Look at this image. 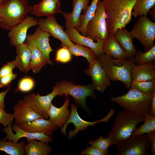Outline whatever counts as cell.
I'll return each mask as SVG.
<instances>
[{"instance_id":"cell-1","label":"cell","mask_w":155,"mask_h":155,"mask_svg":"<svg viewBox=\"0 0 155 155\" xmlns=\"http://www.w3.org/2000/svg\"><path fill=\"white\" fill-rule=\"evenodd\" d=\"M137 0H102L109 33L114 34L125 27L132 20V12Z\"/></svg>"},{"instance_id":"cell-2","label":"cell","mask_w":155,"mask_h":155,"mask_svg":"<svg viewBox=\"0 0 155 155\" xmlns=\"http://www.w3.org/2000/svg\"><path fill=\"white\" fill-rule=\"evenodd\" d=\"M33 6L28 0H4L0 3V28L10 30L31 11Z\"/></svg>"},{"instance_id":"cell-3","label":"cell","mask_w":155,"mask_h":155,"mask_svg":"<svg viewBox=\"0 0 155 155\" xmlns=\"http://www.w3.org/2000/svg\"><path fill=\"white\" fill-rule=\"evenodd\" d=\"M145 116L125 110L119 113L115 119L109 137L115 146L130 137L137 125L144 121Z\"/></svg>"},{"instance_id":"cell-4","label":"cell","mask_w":155,"mask_h":155,"mask_svg":"<svg viewBox=\"0 0 155 155\" xmlns=\"http://www.w3.org/2000/svg\"><path fill=\"white\" fill-rule=\"evenodd\" d=\"M110 80L122 82L127 89L130 88L131 82V72L136 64L131 61L115 59L104 53L98 58Z\"/></svg>"},{"instance_id":"cell-5","label":"cell","mask_w":155,"mask_h":155,"mask_svg":"<svg viewBox=\"0 0 155 155\" xmlns=\"http://www.w3.org/2000/svg\"><path fill=\"white\" fill-rule=\"evenodd\" d=\"M153 94H145L130 88L128 91L124 95L111 97L110 99L125 110L145 116L149 114Z\"/></svg>"},{"instance_id":"cell-6","label":"cell","mask_w":155,"mask_h":155,"mask_svg":"<svg viewBox=\"0 0 155 155\" xmlns=\"http://www.w3.org/2000/svg\"><path fill=\"white\" fill-rule=\"evenodd\" d=\"M53 87L56 90L57 95H70L73 98L77 106L90 113H91L86 103L87 98L91 96L95 100H97L95 89L92 83L83 85H76L71 82L62 80L57 82Z\"/></svg>"},{"instance_id":"cell-7","label":"cell","mask_w":155,"mask_h":155,"mask_svg":"<svg viewBox=\"0 0 155 155\" xmlns=\"http://www.w3.org/2000/svg\"><path fill=\"white\" fill-rule=\"evenodd\" d=\"M130 32L143 45L145 52L154 45L155 23L146 16H139Z\"/></svg>"},{"instance_id":"cell-8","label":"cell","mask_w":155,"mask_h":155,"mask_svg":"<svg viewBox=\"0 0 155 155\" xmlns=\"http://www.w3.org/2000/svg\"><path fill=\"white\" fill-rule=\"evenodd\" d=\"M115 146L117 155H147L150 144L147 134L131 136Z\"/></svg>"},{"instance_id":"cell-9","label":"cell","mask_w":155,"mask_h":155,"mask_svg":"<svg viewBox=\"0 0 155 155\" xmlns=\"http://www.w3.org/2000/svg\"><path fill=\"white\" fill-rule=\"evenodd\" d=\"M106 17L102 2L99 0L94 17L87 25L86 36L94 41L98 39L104 42L109 34Z\"/></svg>"},{"instance_id":"cell-10","label":"cell","mask_w":155,"mask_h":155,"mask_svg":"<svg viewBox=\"0 0 155 155\" xmlns=\"http://www.w3.org/2000/svg\"><path fill=\"white\" fill-rule=\"evenodd\" d=\"M70 106L71 111L69 118L61 130V132L66 136V129L67 125L70 123H73L74 124L75 128L73 131H70L69 132L68 139L75 136L80 131H83L87 129L89 126H94L97 123L101 122L107 123L115 113V110L112 108L106 115L102 119L96 121L88 122L83 120L80 117L78 112L77 106L74 104H71Z\"/></svg>"},{"instance_id":"cell-11","label":"cell","mask_w":155,"mask_h":155,"mask_svg":"<svg viewBox=\"0 0 155 155\" xmlns=\"http://www.w3.org/2000/svg\"><path fill=\"white\" fill-rule=\"evenodd\" d=\"M52 91L47 95L42 96L38 93L25 95L24 100L29 107L46 119L49 118V112L53 99L57 94L55 89L53 87Z\"/></svg>"},{"instance_id":"cell-12","label":"cell","mask_w":155,"mask_h":155,"mask_svg":"<svg viewBox=\"0 0 155 155\" xmlns=\"http://www.w3.org/2000/svg\"><path fill=\"white\" fill-rule=\"evenodd\" d=\"M38 25L42 30L49 33L54 38L60 40L61 46L69 47L74 45L64 30L63 27L57 23L54 16L40 19Z\"/></svg>"},{"instance_id":"cell-13","label":"cell","mask_w":155,"mask_h":155,"mask_svg":"<svg viewBox=\"0 0 155 155\" xmlns=\"http://www.w3.org/2000/svg\"><path fill=\"white\" fill-rule=\"evenodd\" d=\"M49 33L42 30L38 26L33 34L27 35L26 43L33 45L38 48L42 53L47 64L53 65L50 59V55L53 51L49 43Z\"/></svg>"},{"instance_id":"cell-14","label":"cell","mask_w":155,"mask_h":155,"mask_svg":"<svg viewBox=\"0 0 155 155\" xmlns=\"http://www.w3.org/2000/svg\"><path fill=\"white\" fill-rule=\"evenodd\" d=\"M88 68L84 70L85 73L90 77L95 90L100 93L111 85L110 80L97 58L89 63Z\"/></svg>"},{"instance_id":"cell-15","label":"cell","mask_w":155,"mask_h":155,"mask_svg":"<svg viewBox=\"0 0 155 155\" xmlns=\"http://www.w3.org/2000/svg\"><path fill=\"white\" fill-rule=\"evenodd\" d=\"M11 125L9 124L2 129L6 134L3 140H6L8 139L15 143L18 142L19 140L22 137H26L27 141L36 139L43 142H51L53 141L52 137L43 133L28 132L22 130L16 124L12 126Z\"/></svg>"},{"instance_id":"cell-16","label":"cell","mask_w":155,"mask_h":155,"mask_svg":"<svg viewBox=\"0 0 155 155\" xmlns=\"http://www.w3.org/2000/svg\"><path fill=\"white\" fill-rule=\"evenodd\" d=\"M38 20L33 17L27 16L21 22L9 30L8 34L11 44L13 46L24 43L28 30L38 24Z\"/></svg>"},{"instance_id":"cell-17","label":"cell","mask_w":155,"mask_h":155,"mask_svg":"<svg viewBox=\"0 0 155 155\" xmlns=\"http://www.w3.org/2000/svg\"><path fill=\"white\" fill-rule=\"evenodd\" d=\"M69 39L76 44L82 45L91 49L97 58L103 52L104 42L97 39L96 42L89 37L81 34L75 28L65 30Z\"/></svg>"},{"instance_id":"cell-18","label":"cell","mask_w":155,"mask_h":155,"mask_svg":"<svg viewBox=\"0 0 155 155\" xmlns=\"http://www.w3.org/2000/svg\"><path fill=\"white\" fill-rule=\"evenodd\" d=\"M90 0H72V10L70 13L63 12L66 30L76 28L80 26L79 19L82 10L86 12Z\"/></svg>"},{"instance_id":"cell-19","label":"cell","mask_w":155,"mask_h":155,"mask_svg":"<svg viewBox=\"0 0 155 155\" xmlns=\"http://www.w3.org/2000/svg\"><path fill=\"white\" fill-rule=\"evenodd\" d=\"M12 115L15 124L17 125L27 123L37 119L43 118L39 114L30 108L24 100H20L13 107Z\"/></svg>"},{"instance_id":"cell-20","label":"cell","mask_w":155,"mask_h":155,"mask_svg":"<svg viewBox=\"0 0 155 155\" xmlns=\"http://www.w3.org/2000/svg\"><path fill=\"white\" fill-rule=\"evenodd\" d=\"M22 130L29 132L43 133L48 136L53 134L58 127L49 120L43 118L37 119L27 123L18 125Z\"/></svg>"},{"instance_id":"cell-21","label":"cell","mask_w":155,"mask_h":155,"mask_svg":"<svg viewBox=\"0 0 155 155\" xmlns=\"http://www.w3.org/2000/svg\"><path fill=\"white\" fill-rule=\"evenodd\" d=\"M61 5L59 0H42L33 6L30 14L38 17H47L54 16L57 13L62 14Z\"/></svg>"},{"instance_id":"cell-22","label":"cell","mask_w":155,"mask_h":155,"mask_svg":"<svg viewBox=\"0 0 155 155\" xmlns=\"http://www.w3.org/2000/svg\"><path fill=\"white\" fill-rule=\"evenodd\" d=\"M69 98L68 96L63 105L60 107L51 104L49 112V120L57 127L61 128L68 121L70 114L68 108L69 105Z\"/></svg>"},{"instance_id":"cell-23","label":"cell","mask_w":155,"mask_h":155,"mask_svg":"<svg viewBox=\"0 0 155 155\" xmlns=\"http://www.w3.org/2000/svg\"><path fill=\"white\" fill-rule=\"evenodd\" d=\"M131 81L141 82L155 80V62L136 64L131 72Z\"/></svg>"},{"instance_id":"cell-24","label":"cell","mask_w":155,"mask_h":155,"mask_svg":"<svg viewBox=\"0 0 155 155\" xmlns=\"http://www.w3.org/2000/svg\"><path fill=\"white\" fill-rule=\"evenodd\" d=\"M115 37L128 58L134 57L137 51L134 46L133 39L134 38L130 32L125 27L118 29L114 34Z\"/></svg>"},{"instance_id":"cell-25","label":"cell","mask_w":155,"mask_h":155,"mask_svg":"<svg viewBox=\"0 0 155 155\" xmlns=\"http://www.w3.org/2000/svg\"><path fill=\"white\" fill-rule=\"evenodd\" d=\"M103 52L117 59L126 60L128 57L118 42L114 34H109L104 41Z\"/></svg>"},{"instance_id":"cell-26","label":"cell","mask_w":155,"mask_h":155,"mask_svg":"<svg viewBox=\"0 0 155 155\" xmlns=\"http://www.w3.org/2000/svg\"><path fill=\"white\" fill-rule=\"evenodd\" d=\"M15 46L16 56L14 60L16 67L20 71L26 73L31 69L30 50L26 43L18 44Z\"/></svg>"},{"instance_id":"cell-27","label":"cell","mask_w":155,"mask_h":155,"mask_svg":"<svg viewBox=\"0 0 155 155\" xmlns=\"http://www.w3.org/2000/svg\"><path fill=\"white\" fill-rule=\"evenodd\" d=\"M28 141V143L24 146L26 155H48L52 151L48 142H39L36 139Z\"/></svg>"},{"instance_id":"cell-28","label":"cell","mask_w":155,"mask_h":155,"mask_svg":"<svg viewBox=\"0 0 155 155\" xmlns=\"http://www.w3.org/2000/svg\"><path fill=\"white\" fill-rule=\"evenodd\" d=\"M31 52L30 69L35 73H38L47 64L46 60L39 49L34 45L26 44Z\"/></svg>"},{"instance_id":"cell-29","label":"cell","mask_w":155,"mask_h":155,"mask_svg":"<svg viewBox=\"0 0 155 155\" xmlns=\"http://www.w3.org/2000/svg\"><path fill=\"white\" fill-rule=\"evenodd\" d=\"M25 143L24 140L19 143H15L11 141H7L3 139H0V151L11 155H26Z\"/></svg>"},{"instance_id":"cell-30","label":"cell","mask_w":155,"mask_h":155,"mask_svg":"<svg viewBox=\"0 0 155 155\" xmlns=\"http://www.w3.org/2000/svg\"><path fill=\"white\" fill-rule=\"evenodd\" d=\"M100 0H92L90 5H88L86 12L81 14L79 19L80 26L76 28L79 32L86 36V28L87 24L94 17L96 10L97 3Z\"/></svg>"},{"instance_id":"cell-31","label":"cell","mask_w":155,"mask_h":155,"mask_svg":"<svg viewBox=\"0 0 155 155\" xmlns=\"http://www.w3.org/2000/svg\"><path fill=\"white\" fill-rule=\"evenodd\" d=\"M67 48L72 55L76 57L82 56L85 57L89 63L98 58L91 49L86 46L74 44L73 46Z\"/></svg>"},{"instance_id":"cell-32","label":"cell","mask_w":155,"mask_h":155,"mask_svg":"<svg viewBox=\"0 0 155 155\" xmlns=\"http://www.w3.org/2000/svg\"><path fill=\"white\" fill-rule=\"evenodd\" d=\"M155 5V0H137L133 7L132 15L135 18L146 16Z\"/></svg>"},{"instance_id":"cell-33","label":"cell","mask_w":155,"mask_h":155,"mask_svg":"<svg viewBox=\"0 0 155 155\" xmlns=\"http://www.w3.org/2000/svg\"><path fill=\"white\" fill-rule=\"evenodd\" d=\"M130 88L147 94L155 93V80L145 81H131Z\"/></svg>"},{"instance_id":"cell-34","label":"cell","mask_w":155,"mask_h":155,"mask_svg":"<svg viewBox=\"0 0 155 155\" xmlns=\"http://www.w3.org/2000/svg\"><path fill=\"white\" fill-rule=\"evenodd\" d=\"M145 117L144 123L139 128H137L131 136L148 134L155 131V116L148 114Z\"/></svg>"},{"instance_id":"cell-35","label":"cell","mask_w":155,"mask_h":155,"mask_svg":"<svg viewBox=\"0 0 155 155\" xmlns=\"http://www.w3.org/2000/svg\"><path fill=\"white\" fill-rule=\"evenodd\" d=\"M134 61L137 65L152 62L155 60V45L148 51L144 53L142 51L137 52L134 57Z\"/></svg>"},{"instance_id":"cell-36","label":"cell","mask_w":155,"mask_h":155,"mask_svg":"<svg viewBox=\"0 0 155 155\" xmlns=\"http://www.w3.org/2000/svg\"><path fill=\"white\" fill-rule=\"evenodd\" d=\"M88 143L91 146L99 150L106 155L108 154V148L113 144V141L108 136L104 138L100 136L97 140L90 141Z\"/></svg>"},{"instance_id":"cell-37","label":"cell","mask_w":155,"mask_h":155,"mask_svg":"<svg viewBox=\"0 0 155 155\" xmlns=\"http://www.w3.org/2000/svg\"><path fill=\"white\" fill-rule=\"evenodd\" d=\"M35 82L32 78L25 77L22 78L19 81L15 92L18 91L26 92L31 91L33 88Z\"/></svg>"},{"instance_id":"cell-38","label":"cell","mask_w":155,"mask_h":155,"mask_svg":"<svg viewBox=\"0 0 155 155\" xmlns=\"http://www.w3.org/2000/svg\"><path fill=\"white\" fill-rule=\"evenodd\" d=\"M62 46L57 50L55 60L63 63H68L71 60L72 55L67 47Z\"/></svg>"},{"instance_id":"cell-39","label":"cell","mask_w":155,"mask_h":155,"mask_svg":"<svg viewBox=\"0 0 155 155\" xmlns=\"http://www.w3.org/2000/svg\"><path fill=\"white\" fill-rule=\"evenodd\" d=\"M4 109L0 106V123L4 127H6L9 124H12L13 119L12 115L7 113L5 112Z\"/></svg>"},{"instance_id":"cell-40","label":"cell","mask_w":155,"mask_h":155,"mask_svg":"<svg viewBox=\"0 0 155 155\" xmlns=\"http://www.w3.org/2000/svg\"><path fill=\"white\" fill-rule=\"evenodd\" d=\"M16 67L15 60L7 62L0 69V78L13 73V69Z\"/></svg>"},{"instance_id":"cell-41","label":"cell","mask_w":155,"mask_h":155,"mask_svg":"<svg viewBox=\"0 0 155 155\" xmlns=\"http://www.w3.org/2000/svg\"><path fill=\"white\" fill-rule=\"evenodd\" d=\"M17 74L13 73L0 78V88H4L9 86V85L12 80L17 76Z\"/></svg>"},{"instance_id":"cell-42","label":"cell","mask_w":155,"mask_h":155,"mask_svg":"<svg viewBox=\"0 0 155 155\" xmlns=\"http://www.w3.org/2000/svg\"><path fill=\"white\" fill-rule=\"evenodd\" d=\"M81 154L85 155H106L99 150L92 146L85 148L81 153Z\"/></svg>"},{"instance_id":"cell-43","label":"cell","mask_w":155,"mask_h":155,"mask_svg":"<svg viewBox=\"0 0 155 155\" xmlns=\"http://www.w3.org/2000/svg\"><path fill=\"white\" fill-rule=\"evenodd\" d=\"M150 144V149L153 155H155V131L147 134Z\"/></svg>"},{"instance_id":"cell-44","label":"cell","mask_w":155,"mask_h":155,"mask_svg":"<svg viewBox=\"0 0 155 155\" xmlns=\"http://www.w3.org/2000/svg\"><path fill=\"white\" fill-rule=\"evenodd\" d=\"M11 88V87L9 86L5 90L0 93V106L4 108L5 107L4 102V98L6 95Z\"/></svg>"},{"instance_id":"cell-45","label":"cell","mask_w":155,"mask_h":155,"mask_svg":"<svg viewBox=\"0 0 155 155\" xmlns=\"http://www.w3.org/2000/svg\"><path fill=\"white\" fill-rule=\"evenodd\" d=\"M149 114L152 116H155V93L153 94L152 103Z\"/></svg>"},{"instance_id":"cell-46","label":"cell","mask_w":155,"mask_h":155,"mask_svg":"<svg viewBox=\"0 0 155 155\" xmlns=\"http://www.w3.org/2000/svg\"><path fill=\"white\" fill-rule=\"evenodd\" d=\"M155 6L153 7L149 11L148 13H150V14L152 16V18L153 20H155Z\"/></svg>"},{"instance_id":"cell-47","label":"cell","mask_w":155,"mask_h":155,"mask_svg":"<svg viewBox=\"0 0 155 155\" xmlns=\"http://www.w3.org/2000/svg\"><path fill=\"white\" fill-rule=\"evenodd\" d=\"M4 0H0V3L2 1Z\"/></svg>"}]
</instances>
